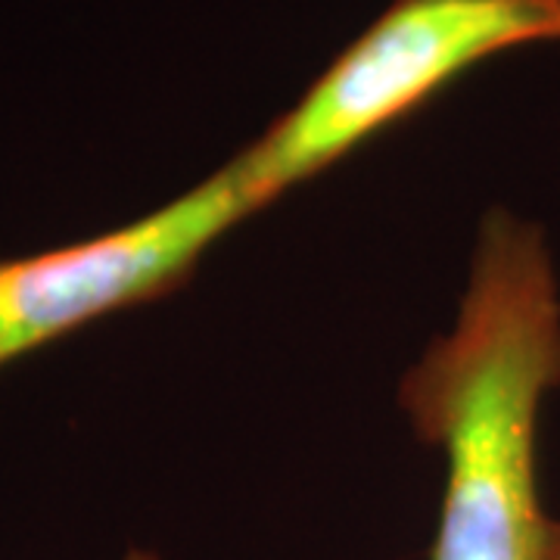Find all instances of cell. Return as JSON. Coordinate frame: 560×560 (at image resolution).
<instances>
[{"mask_svg":"<svg viewBox=\"0 0 560 560\" xmlns=\"http://www.w3.org/2000/svg\"><path fill=\"white\" fill-rule=\"evenodd\" d=\"M560 386V287L539 224L489 209L455 327L399 383L415 436L445 455L427 560H560L541 504L539 411Z\"/></svg>","mask_w":560,"mask_h":560,"instance_id":"cell-1","label":"cell"},{"mask_svg":"<svg viewBox=\"0 0 560 560\" xmlns=\"http://www.w3.org/2000/svg\"><path fill=\"white\" fill-rule=\"evenodd\" d=\"M548 40H560V0H393L237 162L271 206L480 62Z\"/></svg>","mask_w":560,"mask_h":560,"instance_id":"cell-2","label":"cell"},{"mask_svg":"<svg viewBox=\"0 0 560 560\" xmlns=\"http://www.w3.org/2000/svg\"><path fill=\"white\" fill-rule=\"evenodd\" d=\"M265 209L237 156L140 219L97 237L0 259V371L94 320L165 300L202 256Z\"/></svg>","mask_w":560,"mask_h":560,"instance_id":"cell-3","label":"cell"},{"mask_svg":"<svg viewBox=\"0 0 560 560\" xmlns=\"http://www.w3.org/2000/svg\"><path fill=\"white\" fill-rule=\"evenodd\" d=\"M121 560H162V558L156 555V551H147V548H131V551H128Z\"/></svg>","mask_w":560,"mask_h":560,"instance_id":"cell-4","label":"cell"}]
</instances>
